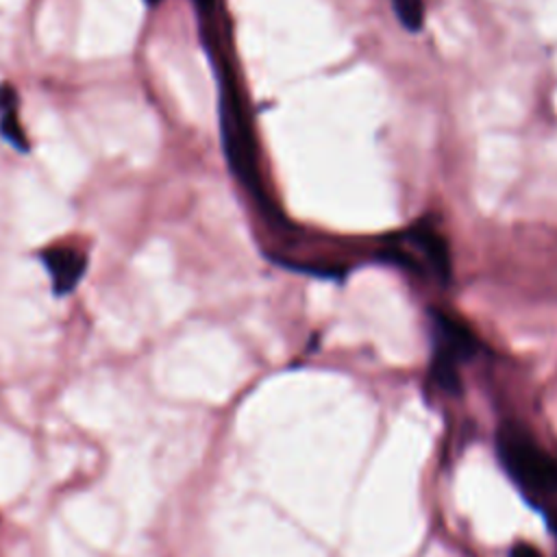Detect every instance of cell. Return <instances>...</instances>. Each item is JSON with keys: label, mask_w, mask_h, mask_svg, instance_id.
Listing matches in <instances>:
<instances>
[{"label": "cell", "mask_w": 557, "mask_h": 557, "mask_svg": "<svg viewBox=\"0 0 557 557\" xmlns=\"http://www.w3.org/2000/svg\"><path fill=\"white\" fill-rule=\"evenodd\" d=\"M498 457L520 490L531 498L557 494V461L516 426L498 433Z\"/></svg>", "instance_id": "obj_1"}, {"label": "cell", "mask_w": 557, "mask_h": 557, "mask_svg": "<svg viewBox=\"0 0 557 557\" xmlns=\"http://www.w3.org/2000/svg\"><path fill=\"white\" fill-rule=\"evenodd\" d=\"M509 557H542V555L537 553V548H533V546L520 542V544H516V546L511 548V555H509Z\"/></svg>", "instance_id": "obj_7"}, {"label": "cell", "mask_w": 557, "mask_h": 557, "mask_svg": "<svg viewBox=\"0 0 557 557\" xmlns=\"http://www.w3.org/2000/svg\"><path fill=\"white\" fill-rule=\"evenodd\" d=\"M431 318L435 331V355L455 363L468 361L476 355L479 339L463 322L448 315L446 311H431Z\"/></svg>", "instance_id": "obj_2"}, {"label": "cell", "mask_w": 557, "mask_h": 557, "mask_svg": "<svg viewBox=\"0 0 557 557\" xmlns=\"http://www.w3.org/2000/svg\"><path fill=\"white\" fill-rule=\"evenodd\" d=\"M431 374H433L435 383H437L444 392H448V394H459V389H461V379H459V372H457V363H455V361L435 355V357H433V363H431Z\"/></svg>", "instance_id": "obj_6"}, {"label": "cell", "mask_w": 557, "mask_h": 557, "mask_svg": "<svg viewBox=\"0 0 557 557\" xmlns=\"http://www.w3.org/2000/svg\"><path fill=\"white\" fill-rule=\"evenodd\" d=\"M44 263L50 272L54 292L65 294V292H72L74 285L81 281V276L85 272V265H87V259L78 250L57 248V250L44 252Z\"/></svg>", "instance_id": "obj_4"}, {"label": "cell", "mask_w": 557, "mask_h": 557, "mask_svg": "<svg viewBox=\"0 0 557 557\" xmlns=\"http://www.w3.org/2000/svg\"><path fill=\"white\" fill-rule=\"evenodd\" d=\"M405 239L411 242V246L422 252V257L426 259V265L435 272L440 281H446L450 276V255H448L446 239L429 222H418L411 228H407Z\"/></svg>", "instance_id": "obj_3"}, {"label": "cell", "mask_w": 557, "mask_h": 557, "mask_svg": "<svg viewBox=\"0 0 557 557\" xmlns=\"http://www.w3.org/2000/svg\"><path fill=\"white\" fill-rule=\"evenodd\" d=\"M148 2H159V0H148Z\"/></svg>", "instance_id": "obj_8"}, {"label": "cell", "mask_w": 557, "mask_h": 557, "mask_svg": "<svg viewBox=\"0 0 557 557\" xmlns=\"http://www.w3.org/2000/svg\"><path fill=\"white\" fill-rule=\"evenodd\" d=\"M394 15L405 30L418 33L424 24V2L422 0H392Z\"/></svg>", "instance_id": "obj_5"}]
</instances>
